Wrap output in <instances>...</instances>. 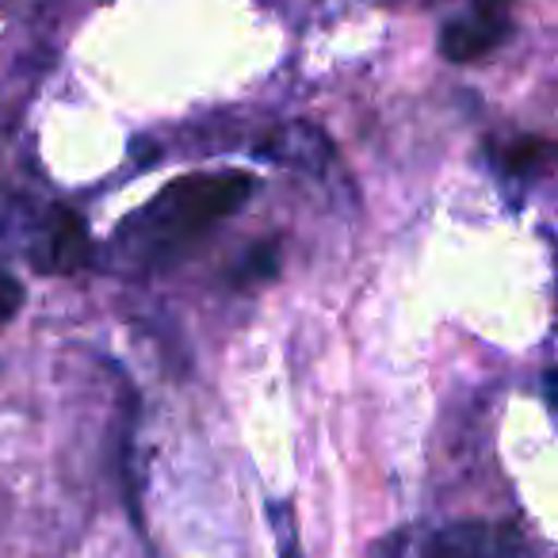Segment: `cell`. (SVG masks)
<instances>
[{
    "label": "cell",
    "instance_id": "7",
    "mask_svg": "<svg viewBox=\"0 0 558 558\" xmlns=\"http://www.w3.org/2000/svg\"><path fill=\"white\" fill-rule=\"evenodd\" d=\"M505 169L512 172V177H535V172L547 169L550 161V142L547 138H535V134H527V138H517L509 149L501 154Z\"/></svg>",
    "mask_w": 558,
    "mask_h": 558
},
{
    "label": "cell",
    "instance_id": "2",
    "mask_svg": "<svg viewBox=\"0 0 558 558\" xmlns=\"http://www.w3.org/2000/svg\"><path fill=\"white\" fill-rule=\"evenodd\" d=\"M425 558H539L517 524L501 520H459L428 539Z\"/></svg>",
    "mask_w": 558,
    "mask_h": 558
},
{
    "label": "cell",
    "instance_id": "10",
    "mask_svg": "<svg viewBox=\"0 0 558 558\" xmlns=\"http://www.w3.org/2000/svg\"><path fill=\"white\" fill-rule=\"evenodd\" d=\"M402 543H405V535H402V532H398V535H390V539L375 543L372 558H398V550H402Z\"/></svg>",
    "mask_w": 558,
    "mask_h": 558
},
{
    "label": "cell",
    "instance_id": "6",
    "mask_svg": "<svg viewBox=\"0 0 558 558\" xmlns=\"http://www.w3.org/2000/svg\"><path fill=\"white\" fill-rule=\"evenodd\" d=\"M276 271H279V248L260 245V248H248V253L233 264L230 279H233V288H256V283L276 279Z\"/></svg>",
    "mask_w": 558,
    "mask_h": 558
},
{
    "label": "cell",
    "instance_id": "5",
    "mask_svg": "<svg viewBox=\"0 0 558 558\" xmlns=\"http://www.w3.org/2000/svg\"><path fill=\"white\" fill-rule=\"evenodd\" d=\"M509 39V20L478 12L471 20H451L440 32V50L448 62H478L489 50H497Z\"/></svg>",
    "mask_w": 558,
    "mask_h": 558
},
{
    "label": "cell",
    "instance_id": "9",
    "mask_svg": "<svg viewBox=\"0 0 558 558\" xmlns=\"http://www.w3.org/2000/svg\"><path fill=\"white\" fill-rule=\"evenodd\" d=\"M271 520H276V527H279V550H283V558H303V555H299L295 524H291L288 505H271Z\"/></svg>",
    "mask_w": 558,
    "mask_h": 558
},
{
    "label": "cell",
    "instance_id": "1",
    "mask_svg": "<svg viewBox=\"0 0 558 558\" xmlns=\"http://www.w3.org/2000/svg\"><path fill=\"white\" fill-rule=\"evenodd\" d=\"M256 180L248 172H192L165 184L134 218H126L111 241V256L126 271H154L184 256L203 233L233 215Z\"/></svg>",
    "mask_w": 558,
    "mask_h": 558
},
{
    "label": "cell",
    "instance_id": "8",
    "mask_svg": "<svg viewBox=\"0 0 558 558\" xmlns=\"http://www.w3.org/2000/svg\"><path fill=\"white\" fill-rule=\"evenodd\" d=\"M20 303H24V283L0 264V326H9L16 318Z\"/></svg>",
    "mask_w": 558,
    "mask_h": 558
},
{
    "label": "cell",
    "instance_id": "3",
    "mask_svg": "<svg viewBox=\"0 0 558 558\" xmlns=\"http://www.w3.org/2000/svg\"><path fill=\"white\" fill-rule=\"evenodd\" d=\"M32 260L47 276H65V271L85 268L93 260V241H88L85 218L70 207H54L50 222L43 226V241L32 248Z\"/></svg>",
    "mask_w": 558,
    "mask_h": 558
},
{
    "label": "cell",
    "instance_id": "11",
    "mask_svg": "<svg viewBox=\"0 0 558 558\" xmlns=\"http://www.w3.org/2000/svg\"><path fill=\"white\" fill-rule=\"evenodd\" d=\"M474 4H478V12H489V16H505L512 0H474Z\"/></svg>",
    "mask_w": 558,
    "mask_h": 558
},
{
    "label": "cell",
    "instance_id": "4",
    "mask_svg": "<svg viewBox=\"0 0 558 558\" xmlns=\"http://www.w3.org/2000/svg\"><path fill=\"white\" fill-rule=\"evenodd\" d=\"M260 154L279 165H288V169H303L322 177L329 169V161H333V142L311 123H283L264 134Z\"/></svg>",
    "mask_w": 558,
    "mask_h": 558
}]
</instances>
